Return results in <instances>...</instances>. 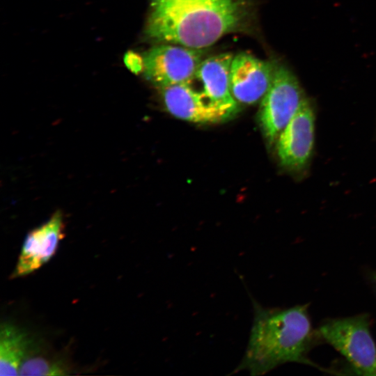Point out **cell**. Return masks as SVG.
<instances>
[{
  "label": "cell",
  "instance_id": "cell-8",
  "mask_svg": "<svg viewBox=\"0 0 376 376\" xmlns=\"http://www.w3.org/2000/svg\"><path fill=\"white\" fill-rule=\"evenodd\" d=\"M63 237V216L56 212L45 223L28 233L12 278L22 277L40 269L56 253Z\"/></svg>",
  "mask_w": 376,
  "mask_h": 376
},
{
  "label": "cell",
  "instance_id": "cell-4",
  "mask_svg": "<svg viewBox=\"0 0 376 376\" xmlns=\"http://www.w3.org/2000/svg\"><path fill=\"white\" fill-rule=\"evenodd\" d=\"M306 99L293 73L283 65H276L271 86L261 100L259 121L269 144L279 136Z\"/></svg>",
  "mask_w": 376,
  "mask_h": 376
},
{
  "label": "cell",
  "instance_id": "cell-6",
  "mask_svg": "<svg viewBox=\"0 0 376 376\" xmlns=\"http://www.w3.org/2000/svg\"><path fill=\"white\" fill-rule=\"evenodd\" d=\"M315 116L306 98L281 132L276 141L281 164L292 171H301L308 165L314 145Z\"/></svg>",
  "mask_w": 376,
  "mask_h": 376
},
{
  "label": "cell",
  "instance_id": "cell-13",
  "mask_svg": "<svg viewBox=\"0 0 376 376\" xmlns=\"http://www.w3.org/2000/svg\"><path fill=\"white\" fill-rule=\"evenodd\" d=\"M125 63L131 71L134 73L143 71V57L139 56L134 52H127L124 58Z\"/></svg>",
  "mask_w": 376,
  "mask_h": 376
},
{
  "label": "cell",
  "instance_id": "cell-7",
  "mask_svg": "<svg viewBox=\"0 0 376 376\" xmlns=\"http://www.w3.org/2000/svg\"><path fill=\"white\" fill-rule=\"evenodd\" d=\"M276 65L248 53L234 56L230 71V86L236 102L253 104L261 100L271 86Z\"/></svg>",
  "mask_w": 376,
  "mask_h": 376
},
{
  "label": "cell",
  "instance_id": "cell-11",
  "mask_svg": "<svg viewBox=\"0 0 376 376\" xmlns=\"http://www.w3.org/2000/svg\"><path fill=\"white\" fill-rule=\"evenodd\" d=\"M29 341L26 334L16 325L3 322L0 329V375H19L27 356Z\"/></svg>",
  "mask_w": 376,
  "mask_h": 376
},
{
  "label": "cell",
  "instance_id": "cell-12",
  "mask_svg": "<svg viewBox=\"0 0 376 376\" xmlns=\"http://www.w3.org/2000/svg\"><path fill=\"white\" fill-rule=\"evenodd\" d=\"M69 369L62 362L42 356L28 355L24 359L19 375H66Z\"/></svg>",
  "mask_w": 376,
  "mask_h": 376
},
{
  "label": "cell",
  "instance_id": "cell-3",
  "mask_svg": "<svg viewBox=\"0 0 376 376\" xmlns=\"http://www.w3.org/2000/svg\"><path fill=\"white\" fill-rule=\"evenodd\" d=\"M316 333L345 357L354 374L376 376V345L367 315L329 319Z\"/></svg>",
  "mask_w": 376,
  "mask_h": 376
},
{
  "label": "cell",
  "instance_id": "cell-1",
  "mask_svg": "<svg viewBox=\"0 0 376 376\" xmlns=\"http://www.w3.org/2000/svg\"><path fill=\"white\" fill-rule=\"evenodd\" d=\"M244 0H150L145 34L157 43L205 49L246 22Z\"/></svg>",
  "mask_w": 376,
  "mask_h": 376
},
{
  "label": "cell",
  "instance_id": "cell-10",
  "mask_svg": "<svg viewBox=\"0 0 376 376\" xmlns=\"http://www.w3.org/2000/svg\"><path fill=\"white\" fill-rule=\"evenodd\" d=\"M233 58V54L222 53L203 59L196 75V78L201 81L202 91L209 101L231 116L238 108L230 86Z\"/></svg>",
  "mask_w": 376,
  "mask_h": 376
},
{
  "label": "cell",
  "instance_id": "cell-5",
  "mask_svg": "<svg viewBox=\"0 0 376 376\" xmlns=\"http://www.w3.org/2000/svg\"><path fill=\"white\" fill-rule=\"evenodd\" d=\"M205 50L160 43L143 56L145 77L159 88L191 83L203 60Z\"/></svg>",
  "mask_w": 376,
  "mask_h": 376
},
{
  "label": "cell",
  "instance_id": "cell-14",
  "mask_svg": "<svg viewBox=\"0 0 376 376\" xmlns=\"http://www.w3.org/2000/svg\"><path fill=\"white\" fill-rule=\"evenodd\" d=\"M372 281L373 282V284L375 287V289H376V274H373L372 276Z\"/></svg>",
  "mask_w": 376,
  "mask_h": 376
},
{
  "label": "cell",
  "instance_id": "cell-2",
  "mask_svg": "<svg viewBox=\"0 0 376 376\" xmlns=\"http://www.w3.org/2000/svg\"><path fill=\"white\" fill-rule=\"evenodd\" d=\"M253 320L248 344L233 374L242 370L260 376L289 362L314 366L307 357L315 338L306 305L267 308L251 298Z\"/></svg>",
  "mask_w": 376,
  "mask_h": 376
},
{
  "label": "cell",
  "instance_id": "cell-9",
  "mask_svg": "<svg viewBox=\"0 0 376 376\" xmlns=\"http://www.w3.org/2000/svg\"><path fill=\"white\" fill-rule=\"evenodd\" d=\"M168 111L175 117L195 123L221 122L232 116L209 101L203 91L194 89L191 83L160 88Z\"/></svg>",
  "mask_w": 376,
  "mask_h": 376
}]
</instances>
